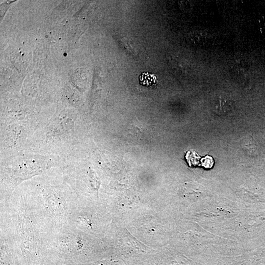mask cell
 Listing matches in <instances>:
<instances>
[{"mask_svg": "<svg viewBox=\"0 0 265 265\" xmlns=\"http://www.w3.org/2000/svg\"><path fill=\"white\" fill-rule=\"evenodd\" d=\"M192 40L194 41H196L197 43L199 42V41H202L204 39V35H202L201 33L197 32V33H194L192 35Z\"/></svg>", "mask_w": 265, "mask_h": 265, "instance_id": "1", "label": "cell"}, {"mask_svg": "<svg viewBox=\"0 0 265 265\" xmlns=\"http://www.w3.org/2000/svg\"><path fill=\"white\" fill-rule=\"evenodd\" d=\"M123 44L124 45V47H125V49H126L128 51V52H130V53L136 54V50L133 48L131 46V45L130 44L129 42H127L124 39V41H123Z\"/></svg>", "mask_w": 265, "mask_h": 265, "instance_id": "2", "label": "cell"}]
</instances>
